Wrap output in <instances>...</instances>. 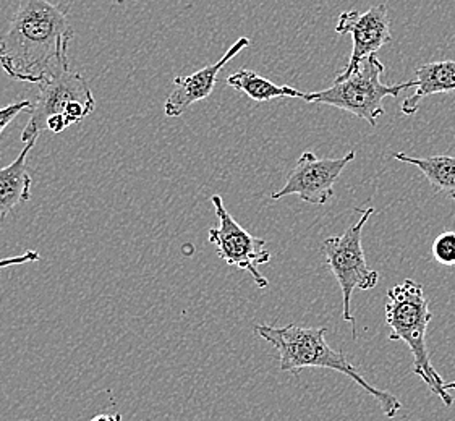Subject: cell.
<instances>
[{"instance_id": "cell-8", "label": "cell", "mask_w": 455, "mask_h": 421, "mask_svg": "<svg viewBox=\"0 0 455 421\" xmlns=\"http://www.w3.org/2000/svg\"><path fill=\"white\" fill-rule=\"evenodd\" d=\"M355 151H348L346 156L336 159H319L311 151H305L279 192L271 195L274 202L285 196L297 195L301 202L313 206H324L334 196V185L347 165L355 159Z\"/></svg>"}, {"instance_id": "cell-6", "label": "cell", "mask_w": 455, "mask_h": 421, "mask_svg": "<svg viewBox=\"0 0 455 421\" xmlns=\"http://www.w3.org/2000/svg\"><path fill=\"white\" fill-rule=\"evenodd\" d=\"M356 210L360 212V219L354 222L342 235L324 240L326 265L342 290V318L354 326V339H356V330L355 316L352 313V295L355 290H371L379 282V273L366 263L362 245L364 226L373 216L374 208Z\"/></svg>"}, {"instance_id": "cell-7", "label": "cell", "mask_w": 455, "mask_h": 421, "mask_svg": "<svg viewBox=\"0 0 455 421\" xmlns=\"http://www.w3.org/2000/svg\"><path fill=\"white\" fill-rule=\"evenodd\" d=\"M211 203L216 210L219 226L208 232L211 243L218 250V255L226 265L234 266L253 277L259 289H266L269 281L264 277L258 266L271 261V251L266 248V240L251 235L232 218L220 195H212Z\"/></svg>"}, {"instance_id": "cell-19", "label": "cell", "mask_w": 455, "mask_h": 421, "mask_svg": "<svg viewBox=\"0 0 455 421\" xmlns=\"http://www.w3.org/2000/svg\"><path fill=\"white\" fill-rule=\"evenodd\" d=\"M444 387H446L447 391L455 389V381H451V383H444Z\"/></svg>"}, {"instance_id": "cell-21", "label": "cell", "mask_w": 455, "mask_h": 421, "mask_svg": "<svg viewBox=\"0 0 455 421\" xmlns=\"http://www.w3.org/2000/svg\"><path fill=\"white\" fill-rule=\"evenodd\" d=\"M117 2H119V4H120V0H117Z\"/></svg>"}, {"instance_id": "cell-14", "label": "cell", "mask_w": 455, "mask_h": 421, "mask_svg": "<svg viewBox=\"0 0 455 421\" xmlns=\"http://www.w3.org/2000/svg\"><path fill=\"white\" fill-rule=\"evenodd\" d=\"M394 159L419 167L436 193H446L455 200V156L415 157L394 153Z\"/></svg>"}, {"instance_id": "cell-17", "label": "cell", "mask_w": 455, "mask_h": 421, "mask_svg": "<svg viewBox=\"0 0 455 421\" xmlns=\"http://www.w3.org/2000/svg\"><path fill=\"white\" fill-rule=\"evenodd\" d=\"M39 259H41V255H39V251H35V250H29V251H27V253L20 255V257L5 258V259H0V269H5V267H10V266H19L27 265V263H35V261H39Z\"/></svg>"}, {"instance_id": "cell-20", "label": "cell", "mask_w": 455, "mask_h": 421, "mask_svg": "<svg viewBox=\"0 0 455 421\" xmlns=\"http://www.w3.org/2000/svg\"><path fill=\"white\" fill-rule=\"evenodd\" d=\"M124 2H125V0H120V4H124Z\"/></svg>"}, {"instance_id": "cell-16", "label": "cell", "mask_w": 455, "mask_h": 421, "mask_svg": "<svg viewBox=\"0 0 455 421\" xmlns=\"http://www.w3.org/2000/svg\"><path fill=\"white\" fill-rule=\"evenodd\" d=\"M31 107H33V104L28 101V99L13 102V104L2 107L0 109V135H2L4 130L9 127L13 120L17 119V115H20L23 110H31Z\"/></svg>"}, {"instance_id": "cell-13", "label": "cell", "mask_w": 455, "mask_h": 421, "mask_svg": "<svg viewBox=\"0 0 455 421\" xmlns=\"http://www.w3.org/2000/svg\"><path fill=\"white\" fill-rule=\"evenodd\" d=\"M228 86L243 92L250 99L256 102H269L281 98H301L305 92L291 88L289 84H275L248 68H240L228 78Z\"/></svg>"}, {"instance_id": "cell-9", "label": "cell", "mask_w": 455, "mask_h": 421, "mask_svg": "<svg viewBox=\"0 0 455 421\" xmlns=\"http://www.w3.org/2000/svg\"><path fill=\"white\" fill-rule=\"evenodd\" d=\"M334 29L337 35H352L354 41L350 59L337 78L348 76L363 59L376 54L392 41L391 17L386 4L374 5L366 12L348 10L340 13Z\"/></svg>"}, {"instance_id": "cell-4", "label": "cell", "mask_w": 455, "mask_h": 421, "mask_svg": "<svg viewBox=\"0 0 455 421\" xmlns=\"http://www.w3.org/2000/svg\"><path fill=\"white\" fill-rule=\"evenodd\" d=\"M384 65L376 57L363 59L355 70L346 78H336L334 84L323 91L308 92L303 99L310 104H328L337 109L366 120L371 127L386 114L383 101L386 98H399L403 90L415 88L417 82L386 84L381 80Z\"/></svg>"}, {"instance_id": "cell-5", "label": "cell", "mask_w": 455, "mask_h": 421, "mask_svg": "<svg viewBox=\"0 0 455 421\" xmlns=\"http://www.w3.org/2000/svg\"><path fill=\"white\" fill-rule=\"evenodd\" d=\"M36 102L29 110V122L21 131V141L37 138L43 130L62 133L70 125L80 123L96 109L90 83L82 74L67 70L41 83Z\"/></svg>"}, {"instance_id": "cell-3", "label": "cell", "mask_w": 455, "mask_h": 421, "mask_svg": "<svg viewBox=\"0 0 455 421\" xmlns=\"http://www.w3.org/2000/svg\"><path fill=\"white\" fill-rule=\"evenodd\" d=\"M386 302V322L391 330L389 339L403 340L413 355L411 371L428 385L429 391L441 399L446 407L454 403V397L444 387V379L431 363L427 330L433 320L429 310V298L423 285L405 279L401 284L391 287Z\"/></svg>"}, {"instance_id": "cell-12", "label": "cell", "mask_w": 455, "mask_h": 421, "mask_svg": "<svg viewBox=\"0 0 455 421\" xmlns=\"http://www.w3.org/2000/svg\"><path fill=\"white\" fill-rule=\"evenodd\" d=\"M37 138L25 143L19 157L12 164L0 169V222L5 220L12 210L31 198V177L28 174L27 159L36 147Z\"/></svg>"}, {"instance_id": "cell-11", "label": "cell", "mask_w": 455, "mask_h": 421, "mask_svg": "<svg viewBox=\"0 0 455 421\" xmlns=\"http://www.w3.org/2000/svg\"><path fill=\"white\" fill-rule=\"evenodd\" d=\"M415 91L402 102V114L410 117L417 114L425 98L455 91V60H437L419 65L415 70Z\"/></svg>"}, {"instance_id": "cell-1", "label": "cell", "mask_w": 455, "mask_h": 421, "mask_svg": "<svg viewBox=\"0 0 455 421\" xmlns=\"http://www.w3.org/2000/svg\"><path fill=\"white\" fill-rule=\"evenodd\" d=\"M73 28L62 5L23 0L0 41V67L15 82L41 83L70 70Z\"/></svg>"}, {"instance_id": "cell-18", "label": "cell", "mask_w": 455, "mask_h": 421, "mask_svg": "<svg viewBox=\"0 0 455 421\" xmlns=\"http://www.w3.org/2000/svg\"><path fill=\"white\" fill-rule=\"evenodd\" d=\"M92 421H120V418L119 417H100V418Z\"/></svg>"}, {"instance_id": "cell-2", "label": "cell", "mask_w": 455, "mask_h": 421, "mask_svg": "<svg viewBox=\"0 0 455 421\" xmlns=\"http://www.w3.org/2000/svg\"><path fill=\"white\" fill-rule=\"evenodd\" d=\"M255 332L258 338L266 340L279 352L281 371L299 376L305 368L332 369L348 376L368 394L373 395L387 418H394L401 412L402 402L395 395L366 383L363 376L356 371L342 352L329 347L326 342L328 328H301L297 324L275 328L271 324H256Z\"/></svg>"}, {"instance_id": "cell-10", "label": "cell", "mask_w": 455, "mask_h": 421, "mask_svg": "<svg viewBox=\"0 0 455 421\" xmlns=\"http://www.w3.org/2000/svg\"><path fill=\"white\" fill-rule=\"evenodd\" d=\"M248 46H250V39L245 36L240 37L232 46L228 47V52L222 55L216 64L208 65L188 76H177L173 80L175 88L171 92V96L165 99V115L179 117L195 102L210 98L216 88L218 76L222 72V68Z\"/></svg>"}, {"instance_id": "cell-15", "label": "cell", "mask_w": 455, "mask_h": 421, "mask_svg": "<svg viewBox=\"0 0 455 421\" xmlns=\"http://www.w3.org/2000/svg\"><path fill=\"white\" fill-rule=\"evenodd\" d=\"M433 257L439 265L455 266V232H443L435 240Z\"/></svg>"}]
</instances>
